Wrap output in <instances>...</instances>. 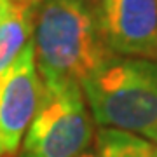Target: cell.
Wrapping results in <instances>:
<instances>
[{
	"label": "cell",
	"instance_id": "6da1fadb",
	"mask_svg": "<svg viewBox=\"0 0 157 157\" xmlns=\"http://www.w3.org/2000/svg\"><path fill=\"white\" fill-rule=\"evenodd\" d=\"M32 40L44 89L82 84L115 56L101 33L94 6L86 0H40Z\"/></svg>",
	"mask_w": 157,
	"mask_h": 157
},
{
	"label": "cell",
	"instance_id": "7a4b0ae2",
	"mask_svg": "<svg viewBox=\"0 0 157 157\" xmlns=\"http://www.w3.org/2000/svg\"><path fill=\"white\" fill-rule=\"evenodd\" d=\"M98 128L145 136L157 124V61L115 56L82 82Z\"/></svg>",
	"mask_w": 157,
	"mask_h": 157
},
{
	"label": "cell",
	"instance_id": "3957f363",
	"mask_svg": "<svg viewBox=\"0 0 157 157\" xmlns=\"http://www.w3.org/2000/svg\"><path fill=\"white\" fill-rule=\"evenodd\" d=\"M94 133V119L78 82L44 89L19 157H78L87 152Z\"/></svg>",
	"mask_w": 157,
	"mask_h": 157
},
{
	"label": "cell",
	"instance_id": "277c9868",
	"mask_svg": "<svg viewBox=\"0 0 157 157\" xmlns=\"http://www.w3.org/2000/svg\"><path fill=\"white\" fill-rule=\"evenodd\" d=\"M44 94L33 40L0 78V157H14Z\"/></svg>",
	"mask_w": 157,
	"mask_h": 157
},
{
	"label": "cell",
	"instance_id": "5b68a950",
	"mask_svg": "<svg viewBox=\"0 0 157 157\" xmlns=\"http://www.w3.org/2000/svg\"><path fill=\"white\" fill-rule=\"evenodd\" d=\"M93 6L113 54L157 61V0H94Z\"/></svg>",
	"mask_w": 157,
	"mask_h": 157
},
{
	"label": "cell",
	"instance_id": "8992f818",
	"mask_svg": "<svg viewBox=\"0 0 157 157\" xmlns=\"http://www.w3.org/2000/svg\"><path fill=\"white\" fill-rule=\"evenodd\" d=\"M40 2H14L11 16L0 28V78L33 37L35 12Z\"/></svg>",
	"mask_w": 157,
	"mask_h": 157
},
{
	"label": "cell",
	"instance_id": "52a82bcc",
	"mask_svg": "<svg viewBox=\"0 0 157 157\" xmlns=\"http://www.w3.org/2000/svg\"><path fill=\"white\" fill-rule=\"evenodd\" d=\"M94 154L96 157H157V143L122 129L98 128Z\"/></svg>",
	"mask_w": 157,
	"mask_h": 157
},
{
	"label": "cell",
	"instance_id": "ba28073f",
	"mask_svg": "<svg viewBox=\"0 0 157 157\" xmlns=\"http://www.w3.org/2000/svg\"><path fill=\"white\" fill-rule=\"evenodd\" d=\"M12 9H14V2L12 0H0V28L4 26L7 17L11 16Z\"/></svg>",
	"mask_w": 157,
	"mask_h": 157
},
{
	"label": "cell",
	"instance_id": "9c48e42d",
	"mask_svg": "<svg viewBox=\"0 0 157 157\" xmlns=\"http://www.w3.org/2000/svg\"><path fill=\"white\" fill-rule=\"evenodd\" d=\"M145 138H148L150 141L157 143V124H155V126H154V128L150 129V131H148V133H147V135H145Z\"/></svg>",
	"mask_w": 157,
	"mask_h": 157
},
{
	"label": "cell",
	"instance_id": "30bf717a",
	"mask_svg": "<svg viewBox=\"0 0 157 157\" xmlns=\"http://www.w3.org/2000/svg\"><path fill=\"white\" fill-rule=\"evenodd\" d=\"M78 157H96V154L94 152H84L82 155H78Z\"/></svg>",
	"mask_w": 157,
	"mask_h": 157
},
{
	"label": "cell",
	"instance_id": "8fae6325",
	"mask_svg": "<svg viewBox=\"0 0 157 157\" xmlns=\"http://www.w3.org/2000/svg\"><path fill=\"white\" fill-rule=\"evenodd\" d=\"M14 2H32V4H35V2H40V0H14Z\"/></svg>",
	"mask_w": 157,
	"mask_h": 157
},
{
	"label": "cell",
	"instance_id": "7c38bea8",
	"mask_svg": "<svg viewBox=\"0 0 157 157\" xmlns=\"http://www.w3.org/2000/svg\"><path fill=\"white\" fill-rule=\"evenodd\" d=\"M86 2H91V0H86Z\"/></svg>",
	"mask_w": 157,
	"mask_h": 157
}]
</instances>
